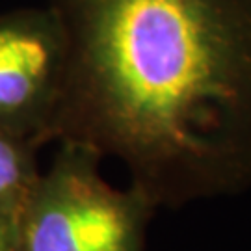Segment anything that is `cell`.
Wrapping results in <instances>:
<instances>
[{"instance_id":"1","label":"cell","mask_w":251,"mask_h":251,"mask_svg":"<svg viewBox=\"0 0 251 251\" xmlns=\"http://www.w3.org/2000/svg\"><path fill=\"white\" fill-rule=\"evenodd\" d=\"M58 144L116 158L156 208L251 188V0H50Z\"/></svg>"},{"instance_id":"2","label":"cell","mask_w":251,"mask_h":251,"mask_svg":"<svg viewBox=\"0 0 251 251\" xmlns=\"http://www.w3.org/2000/svg\"><path fill=\"white\" fill-rule=\"evenodd\" d=\"M97 152L60 142L21 216L23 251H145L158 210L142 190L114 188Z\"/></svg>"},{"instance_id":"3","label":"cell","mask_w":251,"mask_h":251,"mask_svg":"<svg viewBox=\"0 0 251 251\" xmlns=\"http://www.w3.org/2000/svg\"><path fill=\"white\" fill-rule=\"evenodd\" d=\"M67 41L50 6L0 15V130L39 149L58 142Z\"/></svg>"},{"instance_id":"4","label":"cell","mask_w":251,"mask_h":251,"mask_svg":"<svg viewBox=\"0 0 251 251\" xmlns=\"http://www.w3.org/2000/svg\"><path fill=\"white\" fill-rule=\"evenodd\" d=\"M36 147L0 130V212L23 214L41 171Z\"/></svg>"},{"instance_id":"5","label":"cell","mask_w":251,"mask_h":251,"mask_svg":"<svg viewBox=\"0 0 251 251\" xmlns=\"http://www.w3.org/2000/svg\"><path fill=\"white\" fill-rule=\"evenodd\" d=\"M21 216L0 212V251H21Z\"/></svg>"},{"instance_id":"6","label":"cell","mask_w":251,"mask_h":251,"mask_svg":"<svg viewBox=\"0 0 251 251\" xmlns=\"http://www.w3.org/2000/svg\"><path fill=\"white\" fill-rule=\"evenodd\" d=\"M21 251H23V250H21Z\"/></svg>"}]
</instances>
